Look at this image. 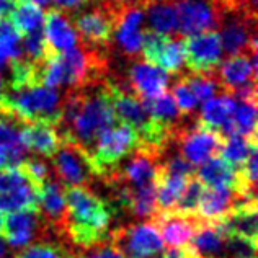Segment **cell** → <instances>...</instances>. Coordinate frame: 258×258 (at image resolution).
<instances>
[{
    "instance_id": "obj_1",
    "label": "cell",
    "mask_w": 258,
    "mask_h": 258,
    "mask_svg": "<svg viewBox=\"0 0 258 258\" xmlns=\"http://www.w3.org/2000/svg\"><path fill=\"white\" fill-rule=\"evenodd\" d=\"M106 84L108 77L100 84L64 92L62 118L57 131L62 141L77 142L90 154L100 136L118 123Z\"/></svg>"
},
{
    "instance_id": "obj_2",
    "label": "cell",
    "mask_w": 258,
    "mask_h": 258,
    "mask_svg": "<svg viewBox=\"0 0 258 258\" xmlns=\"http://www.w3.org/2000/svg\"><path fill=\"white\" fill-rule=\"evenodd\" d=\"M67 206V242L85 250L108 239L116 211L90 186H64Z\"/></svg>"
},
{
    "instance_id": "obj_3",
    "label": "cell",
    "mask_w": 258,
    "mask_h": 258,
    "mask_svg": "<svg viewBox=\"0 0 258 258\" xmlns=\"http://www.w3.org/2000/svg\"><path fill=\"white\" fill-rule=\"evenodd\" d=\"M64 93L44 85L7 90L0 101V114L26 123H46L59 126L62 118Z\"/></svg>"
},
{
    "instance_id": "obj_4",
    "label": "cell",
    "mask_w": 258,
    "mask_h": 258,
    "mask_svg": "<svg viewBox=\"0 0 258 258\" xmlns=\"http://www.w3.org/2000/svg\"><path fill=\"white\" fill-rule=\"evenodd\" d=\"M92 5L69 13L77 31L80 46L92 49H110L116 28L118 13L123 4L116 0H92Z\"/></svg>"
},
{
    "instance_id": "obj_5",
    "label": "cell",
    "mask_w": 258,
    "mask_h": 258,
    "mask_svg": "<svg viewBox=\"0 0 258 258\" xmlns=\"http://www.w3.org/2000/svg\"><path fill=\"white\" fill-rule=\"evenodd\" d=\"M139 136L131 126L119 123L100 136L92 152L93 164L100 173V181L123 164L139 149Z\"/></svg>"
},
{
    "instance_id": "obj_6",
    "label": "cell",
    "mask_w": 258,
    "mask_h": 258,
    "mask_svg": "<svg viewBox=\"0 0 258 258\" xmlns=\"http://www.w3.org/2000/svg\"><path fill=\"white\" fill-rule=\"evenodd\" d=\"M226 139L219 133L209 131L198 124V118H185L173 134V144L180 155L193 167L203 165L221 154Z\"/></svg>"
},
{
    "instance_id": "obj_7",
    "label": "cell",
    "mask_w": 258,
    "mask_h": 258,
    "mask_svg": "<svg viewBox=\"0 0 258 258\" xmlns=\"http://www.w3.org/2000/svg\"><path fill=\"white\" fill-rule=\"evenodd\" d=\"M108 239L124 258H162L165 245L157 227L151 221L113 227Z\"/></svg>"
},
{
    "instance_id": "obj_8",
    "label": "cell",
    "mask_w": 258,
    "mask_h": 258,
    "mask_svg": "<svg viewBox=\"0 0 258 258\" xmlns=\"http://www.w3.org/2000/svg\"><path fill=\"white\" fill-rule=\"evenodd\" d=\"M52 168L62 186H90L97 180L100 181L92 154L74 141H62L52 157Z\"/></svg>"
},
{
    "instance_id": "obj_9",
    "label": "cell",
    "mask_w": 258,
    "mask_h": 258,
    "mask_svg": "<svg viewBox=\"0 0 258 258\" xmlns=\"http://www.w3.org/2000/svg\"><path fill=\"white\" fill-rule=\"evenodd\" d=\"M256 15L243 10H226L219 25L222 51L227 56H256Z\"/></svg>"
},
{
    "instance_id": "obj_10",
    "label": "cell",
    "mask_w": 258,
    "mask_h": 258,
    "mask_svg": "<svg viewBox=\"0 0 258 258\" xmlns=\"http://www.w3.org/2000/svg\"><path fill=\"white\" fill-rule=\"evenodd\" d=\"M146 9L147 5L142 0H138L133 4H123L118 13L111 46L129 60H136L141 56L144 33L147 30L144 28Z\"/></svg>"
},
{
    "instance_id": "obj_11",
    "label": "cell",
    "mask_w": 258,
    "mask_h": 258,
    "mask_svg": "<svg viewBox=\"0 0 258 258\" xmlns=\"http://www.w3.org/2000/svg\"><path fill=\"white\" fill-rule=\"evenodd\" d=\"M41 189L18 167L4 168L0 170V211H38Z\"/></svg>"
},
{
    "instance_id": "obj_12",
    "label": "cell",
    "mask_w": 258,
    "mask_h": 258,
    "mask_svg": "<svg viewBox=\"0 0 258 258\" xmlns=\"http://www.w3.org/2000/svg\"><path fill=\"white\" fill-rule=\"evenodd\" d=\"M141 54L146 62L172 76H181L185 69V46L180 35L167 36L146 30Z\"/></svg>"
},
{
    "instance_id": "obj_13",
    "label": "cell",
    "mask_w": 258,
    "mask_h": 258,
    "mask_svg": "<svg viewBox=\"0 0 258 258\" xmlns=\"http://www.w3.org/2000/svg\"><path fill=\"white\" fill-rule=\"evenodd\" d=\"M175 5L178 12V31L185 36L216 31L226 12L217 0H176Z\"/></svg>"
},
{
    "instance_id": "obj_14",
    "label": "cell",
    "mask_w": 258,
    "mask_h": 258,
    "mask_svg": "<svg viewBox=\"0 0 258 258\" xmlns=\"http://www.w3.org/2000/svg\"><path fill=\"white\" fill-rule=\"evenodd\" d=\"M185 67L191 74H213L219 67L224 51L217 31H205L183 38Z\"/></svg>"
},
{
    "instance_id": "obj_15",
    "label": "cell",
    "mask_w": 258,
    "mask_h": 258,
    "mask_svg": "<svg viewBox=\"0 0 258 258\" xmlns=\"http://www.w3.org/2000/svg\"><path fill=\"white\" fill-rule=\"evenodd\" d=\"M38 211L47 232L57 240L69 243L67 242V206L64 186L57 181L56 176H51L43 185Z\"/></svg>"
},
{
    "instance_id": "obj_16",
    "label": "cell",
    "mask_w": 258,
    "mask_h": 258,
    "mask_svg": "<svg viewBox=\"0 0 258 258\" xmlns=\"http://www.w3.org/2000/svg\"><path fill=\"white\" fill-rule=\"evenodd\" d=\"M113 79L121 80L127 87V90L134 93L139 100L159 97L167 92L168 84H170L167 72L146 60H133L126 71V77L114 76Z\"/></svg>"
},
{
    "instance_id": "obj_17",
    "label": "cell",
    "mask_w": 258,
    "mask_h": 258,
    "mask_svg": "<svg viewBox=\"0 0 258 258\" xmlns=\"http://www.w3.org/2000/svg\"><path fill=\"white\" fill-rule=\"evenodd\" d=\"M4 239L12 248H25L44 237H52L39 217V211H15L4 219ZM56 239V237H54ZM62 242V240H60Z\"/></svg>"
},
{
    "instance_id": "obj_18",
    "label": "cell",
    "mask_w": 258,
    "mask_h": 258,
    "mask_svg": "<svg viewBox=\"0 0 258 258\" xmlns=\"http://www.w3.org/2000/svg\"><path fill=\"white\" fill-rule=\"evenodd\" d=\"M43 35L46 43V54H62L74 49L79 43L77 31L71 22V17L67 12H62L51 7L44 13L43 22Z\"/></svg>"
},
{
    "instance_id": "obj_19",
    "label": "cell",
    "mask_w": 258,
    "mask_h": 258,
    "mask_svg": "<svg viewBox=\"0 0 258 258\" xmlns=\"http://www.w3.org/2000/svg\"><path fill=\"white\" fill-rule=\"evenodd\" d=\"M224 93H232L245 85L256 84V56L234 54L214 71Z\"/></svg>"
},
{
    "instance_id": "obj_20",
    "label": "cell",
    "mask_w": 258,
    "mask_h": 258,
    "mask_svg": "<svg viewBox=\"0 0 258 258\" xmlns=\"http://www.w3.org/2000/svg\"><path fill=\"white\" fill-rule=\"evenodd\" d=\"M151 222L157 227L162 240L168 247H183L188 245L203 221L198 217L176 214L175 211H157Z\"/></svg>"
},
{
    "instance_id": "obj_21",
    "label": "cell",
    "mask_w": 258,
    "mask_h": 258,
    "mask_svg": "<svg viewBox=\"0 0 258 258\" xmlns=\"http://www.w3.org/2000/svg\"><path fill=\"white\" fill-rule=\"evenodd\" d=\"M235 110V100L229 93H221L217 97L203 103L198 118V124L209 131L219 133L224 139L234 136L232 114Z\"/></svg>"
},
{
    "instance_id": "obj_22",
    "label": "cell",
    "mask_w": 258,
    "mask_h": 258,
    "mask_svg": "<svg viewBox=\"0 0 258 258\" xmlns=\"http://www.w3.org/2000/svg\"><path fill=\"white\" fill-rule=\"evenodd\" d=\"M20 134L26 151L35 152L44 159H52L62 144L57 127L46 123H26Z\"/></svg>"
},
{
    "instance_id": "obj_23",
    "label": "cell",
    "mask_w": 258,
    "mask_h": 258,
    "mask_svg": "<svg viewBox=\"0 0 258 258\" xmlns=\"http://www.w3.org/2000/svg\"><path fill=\"white\" fill-rule=\"evenodd\" d=\"M239 196V193L229 188H205L196 209V216L203 222L219 221L234 208Z\"/></svg>"
},
{
    "instance_id": "obj_24",
    "label": "cell",
    "mask_w": 258,
    "mask_h": 258,
    "mask_svg": "<svg viewBox=\"0 0 258 258\" xmlns=\"http://www.w3.org/2000/svg\"><path fill=\"white\" fill-rule=\"evenodd\" d=\"M195 176L205 188H229L234 191L237 189V170L230 167L221 155L205 162L196 170Z\"/></svg>"
},
{
    "instance_id": "obj_25",
    "label": "cell",
    "mask_w": 258,
    "mask_h": 258,
    "mask_svg": "<svg viewBox=\"0 0 258 258\" xmlns=\"http://www.w3.org/2000/svg\"><path fill=\"white\" fill-rule=\"evenodd\" d=\"M141 101H142V105H144L149 116L154 121H157L159 124L170 129L173 134L176 129L183 124V121H185V118L181 116L178 108L175 105L173 97L168 92L162 93L155 98H147Z\"/></svg>"
},
{
    "instance_id": "obj_26",
    "label": "cell",
    "mask_w": 258,
    "mask_h": 258,
    "mask_svg": "<svg viewBox=\"0 0 258 258\" xmlns=\"http://www.w3.org/2000/svg\"><path fill=\"white\" fill-rule=\"evenodd\" d=\"M224 237L213 224L201 222L189 240L188 245L195 250L200 258H222L224 256Z\"/></svg>"
},
{
    "instance_id": "obj_27",
    "label": "cell",
    "mask_w": 258,
    "mask_h": 258,
    "mask_svg": "<svg viewBox=\"0 0 258 258\" xmlns=\"http://www.w3.org/2000/svg\"><path fill=\"white\" fill-rule=\"evenodd\" d=\"M146 22L149 23L151 31L160 33V35L175 36L178 33V12L176 5L172 0L168 2H159L147 5L146 9Z\"/></svg>"
},
{
    "instance_id": "obj_28",
    "label": "cell",
    "mask_w": 258,
    "mask_h": 258,
    "mask_svg": "<svg viewBox=\"0 0 258 258\" xmlns=\"http://www.w3.org/2000/svg\"><path fill=\"white\" fill-rule=\"evenodd\" d=\"M9 22L18 33V36L23 38L33 31L43 30L44 13L41 7L31 4L30 0H18L15 9L10 13Z\"/></svg>"
},
{
    "instance_id": "obj_29",
    "label": "cell",
    "mask_w": 258,
    "mask_h": 258,
    "mask_svg": "<svg viewBox=\"0 0 258 258\" xmlns=\"http://www.w3.org/2000/svg\"><path fill=\"white\" fill-rule=\"evenodd\" d=\"M13 258H77V252L69 243L54 237H44L22 248Z\"/></svg>"
},
{
    "instance_id": "obj_30",
    "label": "cell",
    "mask_w": 258,
    "mask_h": 258,
    "mask_svg": "<svg viewBox=\"0 0 258 258\" xmlns=\"http://www.w3.org/2000/svg\"><path fill=\"white\" fill-rule=\"evenodd\" d=\"M188 178L181 176H173L160 172L157 168V178H155V186H157V208L159 211H172L178 201L180 195L185 189Z\"/></svg>"
},
{
    "instance_id": "obj_31",
    "label": "cell",
    "mask_w": 258,
    "mask_h": 258,
    "mask_svg": "<svg viewBox=\"0 0 258 258\" xmlns=\"http://www.w3.org/2000/svg\"><path fill=\"white\" fill-rule=\"evenodd\" d=\"M234 136L256 141V103L252 101H237L232 114Z\"/></svg>"
},
{
    "instance_id": "obj_32",
    "label": "cell",
    "mask_w": 258,
    "mask_h": 258,
    "mask_svg": "<svg viewBox=\"0 0 258 258\" xmlns=\"http://www.w3.org/2000/svg\"><path fill=\"white\" fill-rule=\"evenodd\" d=\"M256 149V141H250L242 138V136H230L224 142V147L221 151V157L227 162L230 167H234L235 170H239L245 162L248 160L250 154Z\"/></svg>"
},
{
    "instance_id": "obj_33",
    "label": "cell",
    "mask_w": 258,
    "mask_h": 258,
    "mask_svg": "<svg viewBox=\"0 0 258 258\" xmlns=\"http://www.w3.org/2000/svg\"><path fill=\"white\" fill-rule=\"evenodd\" d=\"M185 77L188 87L191 88V92L195 93L198 103H206L208 100L214 98L216 95L224 93L222 88L216 79V74H191V72H183L181 74Z\"/></svg>"
},
{
    "instance_id": "obj_34",
    "label": "cell",
    "mask_w": 258,
    "mask_h": 258,
    "mask_svg": "<svg viewBox=\"0 0 258 258\" xmlns=\"http://www.w3.org/2000/svg\"><path fill=\"white\" fill-rule=\"evenodd\" d=\"M203 191H205V186H203V183L196 178V176L188 178L185 189H183V193L180 195V198L176 201V205L172 211L181 216L198 217L196 216V209H198Z\"/></svg>"
},
{
    "instance_id": "obj_35",
    "label": "cell",
    "mask_w": 258,
    "mask_h": 258,
    "mask_svg": "<svg viewBox=\"0 0 258 258\" xmlns=\"http://www.w3.org/2000/svg\"><path fill=\"white\" fill-rule=\"evenodd\" d=\"M172 97L175 100V105L178 108V111L183 118H193L196 116V110H198V100H196L195 93L191 92V88L188 87L186 80L183 76L180 79H176L173 82L172 88Z\"/></svg>"
},
{
    "instance_id": "obj_36",
    "label": "cell",
    "mask_w": 258,
    "mask_h": 258,
    "mask_svg": "<svg viewBox=\"0 0 258 258\" xmlns=\"http://www.w3.org/2000/svg\"><path fill=\"white\" fill-rule=\"evenodd\" d=\"M22 56V38L9 20H0V59L13 60Z\"/></svg>"
},
{
    "instance_id": "obj_37",
    "label": "cell",
    "mask_w": 258,
    "mask_h": 258,
    "mask_svg": "<svg viewBox=\"0 0 258 258\" xmlns=\"http://www.w3.org/2000/svg\"><path fill=\"white\" fill-rule=\"evenodd\" d=\"M31 181H35L36 185L43 186L44 183L52 176L51 167L46 164L43 159L39 157H26L17 165Z\"/></svg>"
},
{
    "instance_id": "obj_38",
    "label": "cell",
    "mask_w": 258,
    "mask_h": 258,
    "mask_svg": "<svg viewBox=\"0 0 258 258\" xmlns=\"http://www.w3.org/2000/svg\"><path fill=\"white\" fill-rule=\"evenodd\" d=\"M222 258H256V242L229 235L224 242Z\"/></svg>"
},
{
    "instance_id": "obj_39",
    "label": "cell",
    "mask_w": 258,
    "mask_h": 258,
    "mask_svg": "<svg viewBox=\"0 0 258 258\" xmlns=\"http://www.w3.org/2000/svg\"><path fill=\"white\" fill-rule=\"evenodd\" d=\"M76 252H77V258H124L119 250L113 245V242L110 239L100 242L90 248L76 250Z\"/></svg>"
},
{
    "instance_id": "obj_40",
    "label": "cell",
    "mask_w": 258,
    "mask_h": 258,
    "mask_svg": "<svg viewBox=\"0 0 258 258\" xmlns=\"http://www.w3.org/2000/svg\"><path fill=\"white\" fill-rule=\"evenodd\" d=\"M162 258H200L195 253V250L189 245H183V247H168L164 250Z\"/></svg>"
},
{
    "instance_id": "obj_41",
    "label": "cell",
    "mask_w": 258,
    "mask_h": 258,
    "mask_svg": "<svg viewBox=\"0 0 258 258\" xmlns=\"http://www.w3.org/2000/svg\"><path fill=\"white\" fill-rule=\"evenodd\" d=\"M52 2L56 5V9L62 12H76L85 7L90 0H52Z\"/></svg>"
},
{
    "instance_id": "obj_42",
    "label": "cell",
    "mask_w": 258,
    "mask_h": 258,
    "mask_svg": "<svg viewBox=\"0 0 258 258\" xmlns=\"http://www.w3.org/2000/svg\"><path fill=\"white\" fill-rule=\"evenodd\" d=\"M4 168H9V162H7L4 152H0V170H4Z\"/></svg>"
},
{
    "instance_id": "obj_43",
    "label": "cell",
    "mask_w": 258,
    "mask_h": 258,
    "mask_svg": "<svg viewBox=\"0 0 258 258\" xmlns=\"http://www.w3.org/2000/svg\"><path fill=\"white\" fill-rule=\"evenodd\" d=\"M5 88H7V85H5V80L2 79V76H0V101H2L4 95H5Z\"/></svg>"
},
{
    "instance_id": "obj_44",
    "label": "cell",
    "mask_w": 258,
    "mask_h": 258,
    "mask_svg": "<svg viewBox=\"0 0 258 258\" xmlns=\"http://www.w3.org/2000/svg\"><path fill=\"white\" fill-rule=\"evenodd\" d=\"M4 256H7V243L0 239V258H4Z\"/></svg>"
},
{
    "instance_id": "obj_45",
    "label": "cell",
    "mask_w": 258,
    "mask_h": 258,
    "mask_svg": "<svg viewBox=\"0 0 258 258\" xmlns=\"http://www.w3.org/2000/svg\"><path fill=\"white\" fill-rule=\"evenodd\" d=\"M31 4H35V5H38V7H44V5H47L51 2V0H30Z\"/></svg>"
},
{
    "instance_id": "obj_46",
    "label": "cell",
    "mask_w": 258,
    "mask_h": 258,
    "mask_svg": "<svg viewBox=\"0 0 258 258\" xmlns=\"http://www.w3.org/2000/svg\"><path fill=\"white\" fill-rule=\"evenodd\" d=\"M146 5H152V4H159V2H168V0H142Z\"/></svg>"
},
{
    "instance_id": "obj_47",
    "label": "cell",
    "mask_w": 258,
    "mask_h": 258,
    "mask_svg": "<svg viewBox=\"0 0 258 258\" xmlns=\"http://www.w3.org/2000/svg\"><path fill=\"white\" fill-rule=\"evenodd\" d=\"M2 66H4V60H2V59H0V67H2Z\"/></svg>"
},
{
    "instance_id": "obj_48",
    "label": "cell",
    "mask_w": 258,
    "mask_h": 258,
    "mask_svg": "<svg viewBox=\"0 0 258 258\" xmlns=\"http://www.w3.org/2000/svg\"><path fill=\"white\" fill-rule=\"evenodd\" d=\"M4 258H9V256H4Z\"/></svg>"
}]
</instances>
